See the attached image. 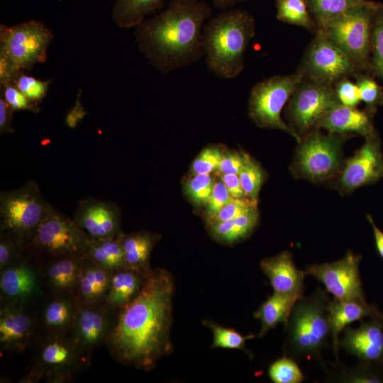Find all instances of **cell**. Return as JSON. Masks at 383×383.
<instances>
[{"mask_svg":"<svg viewBox=\"0 0 383 383\" xmlns=\"http://www.w3.org/2000/svg\"><path fill=\"white\" fill-rule=\"evenodd\" d=\"M374 113L367 109L359 110L357 107L339 104L320 120L317 128L335 133H356L367 138L376 132Z\"/></svg>","mask_w":383,"mask_h":383,"instance_id":"obj_23","label":"cell"},{"mask_svg":"<svg viewBox=\"0 0 383 383\" xmlns=\"http://www.w3.org/2000/svg\"><path fill=\"white\" fill-rule=\"evenodd\" d=\"M212 331V348L245 350L247 340L255 338L253 334L243 335L233 328L223 327L210 321L204 322Z\"/></svg>","mask_w":383,"mask_h":383,"instance_id":"obj_36","label":"cell"},{"mask_svg":"<svg viewBox=\"0 0 383 383\" xmlns=\"http://www.w3.org/2000/svg\"><path fill=\"white\" fill-rule=\"evenodd\" d=\"M13 110L4 99L0 97V133H11L14 132L12 126Z\"/></svg>","mask_w":383,"mask_h":383,"instance_id":"obj_52","label":"cell"},{"mask_svg":"<svg viewBox=\"0 0 383 383\" xmlns=\"http://www.w3.org/2000/svg\"><path fill=\"white\" fill-rule=\"evenodd\" d=\"M360 255L348 250L340 260L307 266L305 273L321 282L327 292L339 301H365L359 272Z\"/></svg>","mask_w":383,"mask_h":383,"instance_id":"obj_16","label":"cell"},{"mask_svg":"<svg viewBox=\"0 0 383 383\" xmlns=\"http://www.w3.org/2000/svg\"><path fill=\"white\" fill-rule=\"evenodd\" d=\"M256 205L257 202H255L248 198H233L208 223V226L238 217L256 209Z\"/></svg>","mask_w":383,"mask_h":383,"instance_id":"obj_45","label":"cell"},{"mask_svg":"<svg viewBox=\"0 0 383 383\" xmlns=\"http://www.w3.org/2000/svg\"><path fill=\"white\" fill-rule=\"evenodd\" d=\"M46 292L43 265L26 250L0 270V302L35 306Z\"/></svg>","mask_w":383,"mask_h":383,"instance_id":"obj_13","label":"cell"},{"mask_svg":"<svg viewBox=\"0 0 383 383\" xmlns=\"http://www.w3.org/2000/svg\"><path fill=\"white\" fill-rule=\"evenodd\" d=\"M111 271L84 258L75 295L79 302H104L108 294Z\"/></svg>","mask_w":383,"mask_h":383,"instance_id":"obj_27","label":"cell"},{"mask_svg":"<svg viewBox=\"0 0 383 383\" xmlns=\"http://www.w3.org/2000/svg\"><path fill=\"white\" fill-rule=\"evenodd\" d=\"M340 382H383V376L377 367L361 362L353 368L343 369L337 377Z\"/></svg>","mask_w":383,"mask_h":383,"instance_id":"obj_43","label":"cell"},{"mask_svg":"<svg viewBox=\"0 0 383 383\" xmlns=\"http://www.w3.org/2000/svg\"><path fill=\"white\" fill-rule=\"evenodd\" d=\"M85 257L111 272L126 267L123 248L118 238L89 239Z\"/></svg>","mask_w":383,"mask_h":383,"instance_id":"obj_32","label":"cell"},{"mask_svg":"<svg viewBox=\"0 0 383 383\" xmlns=\"http://www.w3.org/2000/svg\"><path fill=\"white\" fill-rule=\"evenodd\" d=\"M174 279L165 269L151 270L138 294L118 309L106 343L121 364L149 371L172 352Z\"/></svg>","mask_w":383,"mask_h":383,"instance_id":"obj_1","label":"cell"},{"mask_svg":"<svg viewBox=\"0 0 383 383\" xmlns=\"http://www.w3.org/2000/svg\"><path fill=\"white\" fill-rule=\"evenodd\" d=\"M220 177L233 198H248L241 186L238 174L224 173L220 174Z\"/></svg>","mask_w":383,"mask_h":383,"instance_id":"obj_51","label":"cell"},{"mask_svg":"<svg viewBox=\"0 0 383 383\" xmlns=\"http://www.w3.org/2000/svg\"><path fill=\"white\" fill-rule=\"evenodd\" d=\"M164 4V0H116L112 18L120 28L136 27L146 17L160 11Z\"/></svg>","mask_w":383,"mask_h":383,"instance_id":"obj_29","label":"cell"},{"mask_svg":"<svg viewBox=\"0 0 383 383\" xmlns=\"http://www.w3.org/2000/svg\"><path fill=\"white\" fill-rule=\"evenodd\" d=\"M33 362L28 372L21 379L22 383L70 382L79 372L89 367V362L69 335L38 334Z\"/></svg>","mask_w":383,"mask_h":383,"instance_id":"obj_6","label":"cell"},{"mask_svg":"<svg viewBox=\"0 0 383 383\" xmlns=\"http://www.w3.org/2000/svg\"><path fill=\"white\" fill-rule=\"evenodd\" d=\"M334 89L340 104L356 107L361 101L356 83L345 77L333 84Z\"/></svg>","mask_w":383,"mask_h":383,"instance_id":"obj_48","label":"cell"},{"mask_svg":"<svg viewBox=\"0 0 383 383\" xmlns=\"http://www.w3.org/2000/svg\"><path fill=\"white\" fill-rule=\"evenodd\" d=\"M366 217L367 221L370 223L373 230L377 250L380 257L383 259V232L376 226L373 218L370 214H367Z\"/></svg>","mask_w":383,"mask_h":383,"instance_id":"obj_54","label":"cell"},{"mask_svg":"<svg viewBox=\"0 0 383 383\" xmlns=\"http://www.w3.org/2000/svg\"><path fill=\"white\" fill-rule=\"evenodd\" d=\"M343 331L339 348L383 371V315L361 321L357 328L347 326Z\"/></svg>","mask_w":383,"mask_h":383,"instance_id":"obj_20","label":"cell"},{"mask_svg":"<svg viewBox=\"0 0 383 383\" xmlns=\"http://www.w3.org/2000/svg\"><path fill=\"white\" fill-rule=\"evenodd\" d=\"M213 6L217 9H227L233 6L235 4L246 0H212Z\"/></svg>","mask_w":383,"mask_h":383,"instance_id":"obj_55","label":"cell"},{"mask_svg":"<svg viewBox=\"0 0 383 383\" xmlns=\"http://www.w3.org/2000/svg\"><path fill=\"white\" fill-rule=\"evenodd\" d=\"M355 77L360 101L366 104V109L374 113L377 107L383 104V87L363 72H357Z\"/></svg>","mask_w":383,"mask_h":383,"instance_id":"obj_38","label":"cell"},{"mask_svg":"<svg viewBox=\"0 0 383 383\" xmlns=\"http://www.w3.org/2000/svg\"><path fill=\"white\" fill-rule=\"evenodd\" d=\"M258 218L259 212L256 208L235 218L208 226L215 239L226 243H233L249 235L256 226Z\"/></svg>","mask_w":383,"mask_h":383,"instance_id":"obj_31","label":"cell"},{"mask_svg":"<svg viewBox=\"0 0 383 383\" xmlns=\"http://www.w3.org/2000/svg\"><path fill=\"white\" fill-rule=\"evenodd\" d=\"M339 104L333 84L303 77L286 105L288 125L301 138Z\"/></svg>","mask_w":383,"mask_h":383,"instance_id":"obj_11","label":"cell"},{"mask_svg":"<svg viewBox=\"0 0 383 383\" xmlns=\"http://www.w3.org/2000/svg\"><path fill=\"white\" fill-rule=\"evenodd\" d=\"M329 301L327 291L318 287L313 294L296 301L285 325L284 352L287 357L297 361L314 360L324 365L321 353L331 337Z\"/></svg>","mask_w":383,"mask_h":383,"instance_id":"obj_4","label":"cell"},{"mask_svg":"<svg viewBox=\"0 0 383 383\" xmlns=\"http://www.w3.org/2000/svg\"><path fill=\"white\" fill-rule=\"evenodd\" d=\"M52 208L34 181H29L16 189L2 192L0 194V231L16 235L26 245Z\"/></svg>","mask_w":383,"mask_h":383,"instance_id":"obj_10","label":"cell"},{"mask_svg":"<svg viewBox=\"0 0 383 383\" xmlns=\"http://www.w3.org/2000/svg\"><path fill=\"white\" fill-rule=\"evenodd\" d=\"M118 309L105 301L79 302L70 336L90 363L94 350L104 345L114 326Z\"/></svg>","mask_w":383,"mask_h":383,"instance_id":"obj_17","label":"cell"},{"mask_svg":"<svg viewBox=\"0 0 383 383\" xmlns=\"http://www.w3.org/2000/svg\"><path fill=\"white\" fill-rule=\"evenodd\" d=\"M268 374L274 383H300L305 378L296 361L286 356L270 365Z\"/></svg>","mask_w":383,"mask_h":383,"instance_id":"obj_39","label":"cell"},{"mask_svg":"<svg viewBox=\"0 0 383 383\" xmlns=\"http://www.w3.org/2000/svg\"><path fill=\"white\" fill-rule=\"evenodd\" d=\"M211 8L199 0H170L167 7L135 27L140 52L162 74L188 67L203 56L202 30Z\"/></svg>","mask_w":383,"mask_h":383,"instance_id":"obj_2","label":"cell"},{"mask_svg":"<svg viewBox=\"0 0 383 383\" xmlns=\"http://www.w3.org/2000/svg\"><path fill=\"white\" fill-rule=\"evenodd\" d=\"M382 315L374 304L366 301H329L328 317L331 329L332 347L337 360L339 350V334L352 322L362 320L365 317L373 318Z\"/></svg>","mask_w":383,"mask_h":383,"instance_id":"obj_24","label":"cell"},{"mask_svg":"<svg viewBox=\"0 0 383 383\" xmlns=\"http://www.w3.org/2000/svg\"><path fill=\"white\" fill-rule=\"evenodd\" d=\"M73 219L91 240L116 238L123 233L119 208L111 201L82 199Z\"/></svg>","mask_w":383,"mask_h":383,"instance_id":"obj_19","label":"cell"},{"mask_svg":"<svg viewBox=\"0 0 383 383\" xmlns=\"http://www.w3.org/2000/svg\"><path fill=\"white\" fill-rule=\"evenodd\" d=\"M89 238L71 219L53 207L27 242L26 250L42 265L62 257H86Z\"/></svg>","mask_w":383,"mask_h":383,"instance_id":"obj_8","label":"cell"},{"mask_svg":"<svg viewBox=\"0 0 383 383\" xmlns=\"http://www.w3.org/2000/svg\"><path fill=\"white\" fill-rule=\"evenodd\" d=\"M215 181L210 174H193L184 184V191L196 206L206 205L211 194Z\"/></svg>","mask_w":383,"mask_h":383,"instance_id":"obj_40","label":"cell"},{"mask_svg":"<svg viewBox=\"0 0 383 383\" xmlns=\"http://www.w3.org/2000/svg\"><path fill=\"white\" fill-rule=\"evenodd\" d=\"M383 177V154L377 133L365 138V143L354 155L345 160L343 167L332 186L343 194L372 184Z\"/></svg>","mask_w":383,"mask_h":383,"instance_id":"obj_15","label":"cell"},{"mask_svg":"<svg viewBox=\"0 0 383 383\" xmlns=\"http://www.w3.org/2000/svg\"><path fill=\"white\" fill-rule=\"evenodd\" d=\"M23 72L2 51H0V86L13 83L16 78Z\"/></svg>","mask_w":383,"mask_h":383,"instance_id":"obj_50","label":"cell"},{"mask_svg":"<svg viewBox=\"0 0 383 383\" xmlns=\"http://www.w3.org/2000/svg\"><path fill=\"white\" fill-rule=\"evenodd\" d=\"M79 304L74 294L46 292L35 306L38 334L70 335Z\"/></svg>","mask_w":383,"mask_h":383,"instance_id":"obj_21","label":"cell"},{"mask_svg":"<svg viewBox=\"0 0 383 383\" xmlns=\"http://www.w3.org/2000/svg\"><path fill=\"white\" fill-rule=\"evenodd\" d=\"M348 135L324 134L316 128L303 135L290 167L293 175L312 182L335 179L343 167V146Z\"/></svg>","mask_w":383,"mask_h":383,"instance_id":"obj_5","label":"cell"},{"mask_svg":"<svg viewBox=\"0 0 383 383\" xmlns=\"http://www.w3.org/2000/svg\"><path fill=\"white\" fill-rule=\"evenodd\" d=\"M250 157L243 152H223L219 167V174L232 173L238 174Z\"/></svg>","mask_w":383,"mask_h":383,"instance_id":"obj_49","label":"cell"},{"mask_svg":"<svg viewBox=\"0 0 383 383\" xmlns=\"http://www.w3.org/2000/svg\"><path fill=\"white\" fill-rule=\"evenodd\" d=\"M26 251V243L16 235L0 231V270L19 259Z\"/></svg>","mask_w":383,"mask_h":383,"instance_id":"obj_42","label":"cell"},{"mask_svg":"<svg viewBox=\"0 0 383 383\" xmlns=\"http://www.w3.org/2000/svg\"><path fill=\"white\" fill-rule=\"evenodd\" d=\"M255 35V19L245 10H226L211 18L202 30L204 54L210 72L225 79L238 77L244 69L245 52Z\"/></svg>","mask_w":383,"mask_h":383,"instance_id":"obj_3","label":"cell"},{"mask_svg":"<svg viewBox=\"0 0 383 383\" xmlns=\"http://www.w3.org/2000/svg\"><path fill=\"white\" fill-rule=\"evenodd\" d=\"M84 258L62 257L42 265L46 292L75 295Z\"/></svg>","mask_w":383,"mask_h":383,"instance_id":"obj_25","label":"cell"},{"mask_svg":"<svg viewBox=\"0 0 383 383\" xmlns=\"http://www.w3.org/2000/svg\"><path fill=\"white\" fill-rule=\"evenodd\" d=\"M232 199L221 179L215 181L210 197L205 205V218L207 224Z\"/></svg>","mask_w":383,"mask_h":383,"instance_id":"obj_46","label":"cell"},{"mask_svg":"<svg viewBox=\"0 0 383 383\" xmlns=\"http://www.w3.org/2000/svg\"><path fill=\"white\" fill-rule=\"evenodd\" d=\"M238 176L246 196L257 202L260 189L265 181V174L263 169L252 157H250Z\"/></svg>","mask_w":383,"mask_h":383,"instance_id":"obj_37","label":"cell"},{"mask_svg":"<svg viewBox=\"0 0 383 383\" xmlns=\"http://www.w3.org/2000/svg\"><path fill=\"white\" fill-rule=\"evenodd\" d=\"M52 80H40L21 72L14 85L33 103L38 104L47 95Z\"/></svg>","mask_w":383,"mask_h":383,"instance_id":"obj_41","label":"cell"},{"mask_svg":"<svg viewBox=\"0 0 383 383\" xmlns=\"http://www.w3.org/2000/svg\"><path fill=\"white\" fill-rule=\"evenodd\" d=\"M223 155V152L218 146L211 145L205 148L192 164L193 174H210L217 170Z\"/></svg>","mask_w":383,"mask_h":383,"instance_id":"obj_44","label":"cell"},{"mask_svg":"<svg viewBox=\"0 0 383 383\" xmlns=\"http://www.w3.org/2000/svg\"><path fill=\"white\" fill-rule=\"evenodd\" d=\"M79 96V92L74 105L65 116V124L70 128H74L87 114V111L80 102Z\"/></svg>","mask_w":383,"mask_h":383,"instance_id":"obj_53","label":"cell"},{"mask_svg":"<svg viewBox=\"0 0 383 383\" xmlns=\"http://www.w3.org/2000/svg\"><path fill=\"white\" fill-rule=\"evenodd\" d=\"M0 303L1 351L24 352L38 335L35 306Z\"/></svg>","mask_w":383,"mask_h":383,"instance_id":"obj_18","label":"cell"},{"mask_svg":"<svg viewBox=\"0 0 383 383\" xmlns=\"http://www.w3.org/2000/svg\"><path fill=\"white\" fill-rule=\"evenodd\" d=\"M297 300L296 298L274 292L269 296L253 314L261 323L258 336H264L270 329L280 323L286 325Z\"/></svg>","mask_w":383,"mask_h":383,"instance_id":"obj_30","label":"cell"},{"mask_svg":"<svg viewBox=\"0 0 383 383\" xmlns=\"http://www.w3.org/2000/svg\"><path fill=\"white\" fill-rule=\"evenodd\" d=\"M296 72L304 78L334 84L360 71L353 61L321 30L307 47Z\"/></svg>","mask_w":383,"mask_h":383,"instance_id":"obj_14","label":"cell"},{"mask_svg":"<svg viewBox=\"0 0 383 383\" xmlns=\"http://www.w3.org/2000/svg\"><path fill=\"white\" fill-rule=\"evenodd\" d=\"M1 96L13 111H29L38 113V104L31 102L13 83L1 87Z\"/></svg>","mask_w":383,"mask_h":383,"instance_id":"obj_47","label":"cell"},{"mask_svg":"<svg viewBox=\"0 0 383 383\" xmlns=\"http://www.w3.org/2000/svg\"><path fill=\"white\" fill-rule=\"evenodd\" d=\"M379 3L354 6L318 29L336 45L360 72L370 71L372 23Z\"/></svg>","mask_w":383,"mask_h":383,"instance_id":"obj_7","label":"cell"},{"mask_svg":"<svg viewBox=\"0 0 383 383\" xmlns=\"http://www.w3.org/2000/svg\"><path fill=\"white\" fill-rule=\"evenodd\" d=\"M275 5L279 21L302 27L314 33L318 30L306 0H275Z\"/></svg>","mask_w":383,"mask_h":383,"instance_id":"obj_33","label":"cell"},{"mask_svg":"<svg viewBox=\"0 0 383 383\" xmlns=\"http://www.w3.org/2000/svg\"><path fill=\"white\" fill-rule=\"evenodd\" d=\"M123 251L125 267L144 274L150 271L151 252L160 239V235L145 231L129 234L122 233L118 237Z\"/></svg>","mask_w":383,"mask_h":383,"instance_id":"obj_26","label":"cell"},{"mask_svg":"<svg viewBox=\"0 0 383 383\" xmlns=\"http://www.w3.org/2000/svg\"><path fill=\"white\" fill-rule=\"evenodd\" d=\"M303 77L296 71L257 82L251 89L248 101V113L252 121L260 128L284 131L299 142L301 137L283 121L281 112Z\"/></svg>","mask_w":383,"mask_h":383,"instance_id":"obj_9","label":"cell"},{"mask_svg":"<svg viewBox=\"0 0 383 383\" xmlns=\"http://www.w3.org/2000/svg\"><path fill=\"white\" fill-rule=\"evenodd\" d=\"M370 71L383 81V4L380 3L373 18Z\"/></svg>","mask_w":383,"mask_h":383,"instance_id":"obj_35","label":"cell"},{"mask_svg":"<svg viewBox=\"0 0 383 383\" xmlns=\"http://www.w3.org/2000/svg\"><path fill=\"white\" fill-rule=\"evenodd\" d=\"M260 268L267 277L274 293L299 299L304 296L305 271L299 270L289 251L263 259Z\"/></svg>","mask_w":383,"mask_h":383,"instance_id":"obj_22","label":"cell"},{"mask_svg":"<svg viewBox=\"0 0 383 383\" xmlns=\"http://www.w3.org/2000/svg\"><path fill=\"white\" fill-rule=\"evenodd\" d=\"M318 30L350 8L367 0H306Z\"/></svg>","mask_w":383,"mask_h":383,"instance_id":"obj_34","label":"cell"},{"mask_svg":"<svg viewBox=\"0 0 383 383\" xmlns=\"http://www.w3.org/2000/svg\"><path fill=\"white\" fill-rule=\"evenodd\" d=\"M146 275L128 267L112 271L105 302L116 309L126 305L138 294Z\"/></svg>","mask_w":383,"mask_h":383,"instance_id":"obj_28","label":"cell"},{"mask_svg":"<svg viewBox=\"0 0 383 383\" xmlns=\"http://www.w3.org/2000/svg\"><path fill=\"white\" fill-rule=\"evenodd\" d=\"M54 34L44 23L30 20L18 25L0 26V51L23 72L44 62Z\"/></svg>","mask_w":383,"mask_h":383,"instance_id":"obj_12","label":"cell"}]
</instances>
